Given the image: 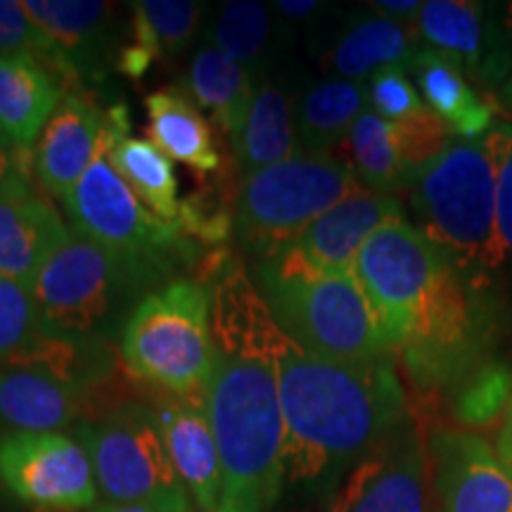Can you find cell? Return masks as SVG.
Returning <instances> with one entry per match:
<instances>
[{
  "mask_svg": "<svg viewBox=\"0 0 512 512\" xmlns=\"http://www.w3.org/2000/svg\"><path fill=\"white\" fill-rule=\"evenodd\" d=\"M0 53H36L48 60L50 43L17 0H0Z\"/></svg>",
  "mask_w": 512,
  "mask_h": 512,
  "instance_id": "obj_39",
  "label": "cell"
},
{
  "mask_svg": "<svg viewBox=\"0 0 512 512\" xmlns=\"http://www.w3.org/2000/svg\"><path fill=\"white\" fill-rule=\"evenodd\" d=\"M394 126L401 159L411 176L420 169V166L432 162V159L451 143V131H448L444 121H441L427 105L422 107L418 114H413V117L394 121Z\"/></svg>",
  "mask_w": 512,
  "mask_h": 512,
  "instance_id": "obj_36",
  "label": "cell"
},
{
  "mask_svg": "<svg viewBox=\"0 0 512 512\" xmlns=\"http://www.w3.org/2000/svg\"><path fill=\"white\" fill-rule=\"evenodd\" d=\"M420 48L418 31L408 29V24L377 12H358L339 27L325 50L323 64L337 79L361 83L387 67L411 69Z\"/></svg>",
  "mask_w": 512,
  "mask_h": 512,
  "instance_id": "obj_24",
  "label": "cell"
},
{
  "mask_svg": "<svg viewBox=\"0 0 512 512\" xmlns=\"http://www.w3.org/2000/svg\"><path fill=\"white\" fill-rule=\"evenodd\" d=\"M117 347L136 380L176 396L204 394L216 366L211 292L195 280L150 292L128 316Z\"/></svg>",
  "mask_w": 512,
  "mask_h": 512,
  "instance_id": "obj_6",
  "label": "cell"
},
{
  "mask_svg": "<svg viewBox=\"0 0 512 512\" xmlns=\"http://www.w3.org/2000/svg\"><path fill=\"white\" fill-rule=\"evenodd\" d=\"M155 38L164 60L183 55L200 34V22L207 15V5L195 0H138L131 3Z\"/></svg>",
  "mask_w": 512,
  "mask_h": 512,
  "instance_id": "obj_34",
  "label": "cell"
},
{
  "mask_svg": "<svg viewBox=\"0 0 512 512\" xmlns=\"http://www.w3.org/2000/svg\"><path fill=\"white\" fill-rule=\"evenodd\" d=\"M74 437L91 456L105 503L192 512L190 494L171 463L152 406L119 403L100 418L76 422Z\"/></svg>",
  "mask_w": 512,
  "mask_h": 512,
  "instance_id": "obj_9",
  "label": "cell"
},
{
  "mask_svg": "<svg viewBox=\"0 0 512 512\" xmlns=\"http://www.w3.org/2000/svg\"><path fill=\"white\" fill-rule=\"evenodd\" d=\"M230 178H214L192 195L185 197L178 209V223L190 240L202 245H221L235 228V200H230Z\"/></svg>",
  "mask_w": 512,
  "mask_h": 512,
  "instance_id": "obj_33",
  "label": "cell"
},
{
  "mask_svg": "<svg viewBox=\"0 0 512 512\" xmlns=\"http://www.w3.org/2000/svg\"><path fill=\"white\" fill-rule=\"evenodd\" d=\"M91 512H159L155 508H145V505H119V503H100Z\"/></svg>",
  "mask_w": 512,
  "mask_h": 512,
  "instance_id": "obj_44",
  "label": "cell"
},
{
  "mask_svg": "<svg viewBox=\"0 0 512 512\" xmlns=\"http://www.w3.org/2000/svg\"><path fill=\"white\" fill-rule=\"evenodd\" d=\"M207 415L221 460L219 512H271L285 489L278 361L216 354Z\"/></svg>",
  "mask_w": 512,
  "mask_h": 512,
  "instance_id": "obj_2",
  "label": "cell"
},
{
  "mask_svg": "<svg viewBox=\"0 0 512 512\" xmlns=\"http://www.w3.org/2000/svg\"><path fill=\"white\" fill-rule=\"evenodd\" d=\"M396 216H403L399 197L358 190L313 221L292 247L318 271L354 273L358 252L370 235Z\"/></svg>",
  "mask_w": 512,
  "mask_h": 512,
  "instance_id": "obj_19",
  "label": "cell"
},
{
  "mask_svg": "<svg viewBox=\"0 0 512 512\" xmlns=\"http://www.w3.org/2000/svg\"><path fill=\"white\" fill-rule=\"evenodd\" d=\"M328 512H439L430 441L413 413L351 467Z\"/></svg>",
  "mask_w": 512,
  "mask_h": 512,
  "instance_id": "obj_12",
  "label": "cell"
},
{
  "mask_svg": "<svg viewBox=\"0 0 512 512\" xmlns=\"http://www.w3.org/2000/svg\"><path fill=\"white\" fill-rule=\"evenodd\" d=\"M105 124L107 107L91 91L64 95L31 150L34 176L48 195L62 200L81 181L98 152Z\"/></svg>",
  "mask_w": 512,
  "mask_h": 512,
  "instance_id": "obj_17",
  "label": "cell"
},
{
  "mask_svg": "<svg viewBox=\"0 0 512 512\" xmlns=\"http://www.w3.org/2000/svg\"><path fill=\"white\" fill-rule=\"evenodd\" d=\"M368 8L377 15L394 19V22L408 24L420 15L422 3L418 0H375V3H368Z\"/></svg>",
  "mask_w": 512,
  "mask_h": 512,
  "instance_id": "obj_42",
  "label": "cell"
},
{
  "mask_svg": "<svg viewBox=\"0 0 512 512\" xmlns=\"http://www.w3.org/2000/svg\"><path fill=\"white\" fill-rule=\"evenodd\" d=\"M420 230L451 261L479 275L503 261L496 228V176L484 140L451 138L432 162L408 178Z\"/></svg>",
  "mask_w": 512,
  "mask_h": 512,
  "instance_id": "obj_5",
  "label": "cell"
},
{
  "mask_svg": "<svg viewBox=\"0 0 512 512\" xmlns=\"http://www.w3.org/2000/svg\"><path fill=\"white\" fill-rule=\"evenodd\" d=\"M0 484L12 498L43 512H79L98 505L88 451L62 432H10L0 439Z\"/></svg>",
  "mask_w": 512,
  "mask_h": 512,
  "instance_id": "obj_13",
  "label": "cell"
},
{
  "mask_svg": "<svg viewBox=\"0 0 512 512\" xmlns=\"http://www.w3.org/2000/svg\"><path fill=\"white\" fill-rule=\"evenodd\" d=\"M363 190L349 164L330 155H302L240 176L235 235L256 259L290 249L313 221Z\"/></svg>",
  "mask_w": 512,
  "mask_h": 512,
  "instance_id": "obj_7",
  "label": "cell"
},
{
  "mask_svg": "<svg viewBox=\"0 0 512 512\" xmlns=\"http://www.w3.org/2000/svg\"><path fill=\"white\" fill-rule=\"evenodd\" d=\"M178 88L195 105L209 112L219 131L235 140L245 126L256 91V79L219 48L204 43L192 55L188 72L183 76V86Z\"/></svg>",
  "mask_w": 512,
  "mask_h": 512,
  "instance_id": "obj_29",
  "label": "cell"
},
{
  "mask_svg": "<svg viewBox=\"0 0 512 512\" xmlns=\"http://www.w3.org/2000/svg\"><path fill=\"white\" fill-rule=\"evenodd\" d=\"M496 453L498 458H501L503 463L512 470V396H510L508 411H505V418L501 422V430H498Z\"/></svg>",
  "mask_w": 512,
  "mask_h": 512,
  "instance_id": "obj_43",
  "label": "cell"
},
{
  "mask_svg": "<svg viewBox=\"0 0 512 512\" xmlns=\"http://www.w3.org/2000/svg\"><path fill=\"white\" fill-rule=\"evenodd\" d=\"M0 133H3V128H0Z\"/></svg>",
  "mask_w": 512,
  "mask_h": 512,
  "instance_id": "obj_47",
  "label": "cell"
},
{
  "mask_svg": "<svg viewBox=\"0 0 512 512\" xmlns=\"http://www.w3.org/2000/svg\"><path fill=\"white\" fill-rule=\"evenodd\" d=\"M366 83L325 79L299 91L294 105L297 136L304 155H330L349 138L356 119L368 110Z\"/></svg>",
  "mask_w": 512,
  "mask_h": 512,
  "instance_id": "obj_30",
  "label": "cell"
},
{
  "mask_svg": "<svg viewBox=\"0 0 512 512\" xmlns=\"http://www.w3.org/2000/svg\"><path fill=\"white\" fill-rule=\"evenodd\" d=\"M166 275L74 233L36 275L31 294L38 335L72 342H119L128 316Z\"/></svg>",
  "mask_w": 512,
  "mask_h": 512,
  "instance_id": "obj_3",
  "label": "cell"
},
{
  "mask_svg": "<svg viewBox=\"0 0 512 512\" xmlns=\"http://www.w3.org/2000/svg\"><path fill=\"white\" fill-rule=\"evenodd\" d=\"M31 169V150H22L5 133H0V202L34 195Z\"/></svg>",
  "mask_w": 512,
  "mask_h": 512,
  "instance_id": "obj_40",
  "label": "cell"
},
{
  "mask_svg": "<svg viewBox=\"0 0 512 512\" xmlns=\"http://www.w3.org/2000/svg\"><path fill=\"white\" fill-rule=\"evenodd\" d=\"M38 335L36 304L29 287L0 275V361H10Z\"/></svg>",
  "mask_w": 512,
  "mask_h": 512,
  "instance_id": "obj_35",
  "label": "cell"
},
{
  "mask_svg": "<svg viewBox=\"0 0 512 512\" xmlns=\"http://www.w3.org/2000/svg\"><path fill=\"white\" fill-rule=\"evenodd\" d=\"M496 176V228L505 256L512 254V124H498L482 138Z\"/></svg>",
  "mask_w": 512,
  "mask_h": 512,
  "instance_id": "obj_37",
  "label": "cell"
},
{
  "mask_svg": "<svg viewBox=\"0 0 512 512\" xmlns=\"http://www.w3.org/2000/svg\"><path fill=\"white\" fill-rule=\"evenodd\" d=\"M498 98H501V105H503V110L512 114V72H510L508 79L503 81L501 91H498Z\"/></svg>",
  "mask_w": 512,
  "mask_h": 512,
  "instance_id": "obj_45",
  "label": "cell"
},
{
  "mask_svg": "<svg viewBox=\"0 0 512 512\" xmlns=\"http://www.w3.org/2000/svg\"><path fill=\"white\" fill-rule=\"evenodd\" d=\"M69 235L53 204L36 192L0 202V275L31 290L36 275Z\"/></svg>",
  "mask_w": 512,
  "mask_h": 512,
  "instance_id": "obj_25",
  "label": "cell"
},
{
  "mask_svg": "<svg viewBox=\"0 0 512 512\" xmlns=\"http://www.w3.org/2000/svg\"><path fill=\"white\" fill-rule=\"evenodd\" d=\"M285 425V486L297 494H335L351 467L411 415L396 358L330 361L287 342L278 358Z\"/></svg>",
  "mask_w": 512,
  "mask_h": 512,
  "instance_id": "obj_1",
  "label": "cell"
},
{
  "mask_svg": "<svg viewBox=\"0 0 512 512\" xmlns=\"http://www.w3.org/2000/svg\"><path fill=\"white\" fill-rule=\"evenodd\" d=\"M496 330L489 287L479 275L453 266L396 358L420 399H446L460 377L491 356Z\"/></svg>",
  "mask_w": 512,
  "mask_h": 512,
  "instance_id": "obj_8",
  "label": "cell"
},
{
  "mask_svg": "<svg viewBox=\"0 0 512 512\" xmlns=\"http://www.w3.org/2000/svg\"><path fill=\"white\" fill-rule=\"evenodd\" d=\"M418 38L460 64L467 79L496 86L510 74V41L501 17L470 0H430L418 15Z\"/></svg>",
  "mask_w": 512,
  "mask_h": 512,
  "instance_id": "obj_16",
  "label": "cell"
},
{
  "mask_svg": "<svg viewBox=\"0 0 512 512\" xmlns=\"http://www.w3.org/2000/svg\"><path fill=\"white\" fill-rule=\"evenodd\" d=\"M64 79L36 53H0V128L22 150H34L43 126L64 100Z\"/></svg>",
  "mask_w": 512,
  "mask_h": 512,
  "instance_id": "obj_21",
  "label": "cell"
},
{
  "mask_svg": "<svg viewBox=\"0 0 512 512\" xmlns=\"http://www.w3.org/2000/svg\"><path fill=\"white\" fill-rule=\"evenodd\" d=\"M299 88L283 72H275L256 83L245 126L233 140L240 176L302 157L294 105Z\"/></svg>",
  "mask_w": 512,
  "mask_h": 512,
  "instance_id": "obj_22",
  "label": "cell"
},
{
  "mask_svg": "<svg viewBox=\"0 0 512 512\" xmlns=\"http://www.w3.org/2000/svg\"><path fill=\"white\" fill-rule=\"evenodd\" d=\"M366 93L370 110L387 121H403L425 107L403 67H387L375 72L366 83Z\"/></svg>",
  "mask_w": 512,
  "mask_h": 512,
  "instance_id": "obj_38",
  "label": "cell"
},
{
  "mask_svg": "<svg viewBox=\"0 0 512 512\" xmlns=\"http://www.w3.org/2000/svg\"><path fill=\"white\" fill-rule=\"evenodd\" d=\"M83 396L43 366L10 361L0 368V425L29 434L62 432L79 420Z\"/></svg>",
  "mask_w": 512,
  "mask_h": 512,
  "instance_id": "obj_20",
  "label": "cell"
},
{
  "mask_svg": "<svg viewBox=\"0 0 512 512\" xmlns=\"http://www.w3.org/2000/svg\"><path fill=\"white\" fill-rule=\"evenodd\" d=\"M347 147L351 155L349 166L354 169L363 190L389 197L406 190L411 174L401 159L394 121L366 110L351 128Z\"/></svg>",
  "mask_w": 512,
  "mask_h": 512,
  "instance_id": "obj_31",
  "label": "cell"
},
{
  "mask_svg": "<svg viewBox=\"0 0 512 512\" xmlns=\"http://www.w3.org/2000/svg\"><path fill=\"white\" fill-rule=\"evenodd\" d=\"M427 107L444 121L451 136L477 140L494 128V112L470 86L460 64L439 50L422 46L411 62Z\"/></svg>",
  "mask_w": 512,
  "mask_h": 512,
  "instance_id": "obj_28",
  "label": "cell"
},
{
  "mask_svg": "<svg viewBox=\"0 0 512 512\" xmlns=\"http://www.w3.org/2000/svg\"><path fill=\"white\" fill-rule=\"evenodd\" d=\"M131 119H128L126 102H114L107 107V157L114 171L124 178L128 188L152 214L164 221L178 223V178L174 162L162 155L150 140L128 136Z\"/></svg>",
  "mask_w": 512,
  "mask_h": 512,
  "instance_id": "obj_26",
  "label": "cell"
},
{
  "mask_svg": "<svg viewBox=\"0 0 512 512\" xmlns=\"http://www.w3.org/2000/svg\"><path fill=\"white\" fill-rule=\"evenodd\" d=\"M501 22H503V29L508 31V36L512 38V3L503 5V12H501Z\"/></svg>",
  "mask_w": 512,
  "mask_h": 512,
  "instance_id": "obj_46",
  "label": "cell"
},
{
  "mask_svg": "<svg viewBox=\"0 0 512 512\" xmlns=\"http://www.w3.org/2000/svg\"><path fill=\"white\" fill-rule=\"evenodd\" d=\"M22 5L50 43L48 62L64 81L79 91L105 83L124 48L117 5L102 0H24Z\"/></svg>",
  "mask_w": 512,
  "mask_h": 512,
  "instance_id": "obj_14",
  "label": "cell"
},
{
  "mask_svg": "<svg viewBox=\"0 0 512 512\" xmlns=\"http://www.w3.org/2000/svg\"><path fill=\"white\" fill-rule=\"evenodd\" d=\"M290 24L268 3L228 0L211 12L207 29L209 46L219 48L230 60L245 67L256 83L280 69L287 48Z\"/></svg>",
  "mask_w": 512,
  "mask_h": 512,
  "instance_id": "obj_23",
  "label": "cell"
},
{
  "mask_svg": "<svg viewBox=\"0 0 512 512\" xmlns=\"http://www.w3.org/2000/svg\"><path fill=\"white\" fill-rule=\"evenodd\" d=\"M76 233L128 259L157 268L166 278L200 259V245L181 223L164 221L138 200L107 157V124L91 166L62 197Z\"/></svg>",
  "mask_w": 512,
  "mask_h": 512,
  "instance_id": "obj_10",
  "label": "cell"
},
{
  "mask_svg": "<svg viewBox=\"0 0 512 512\" xmlns=\"http://www.w3.org/2000/svg\"><path fill=\"white\" fill-rule=\"evenodd\" d=\"M273 8L278 10V15L283 17L287 24H297L318 19L328 5L316 3V0H278V3H273Z\"/></svg>",
  "mask_w": 512,
  "mask_h": 512,
  "instance_id": "obj_41",
  "label": "cell"
},
{
  "mask_svg": "<svg viewBox=\"0 0 512 512\" xmlns=\"http://www.w3.org/2000/svg\"><path fill=\"white\" fill-rule=\"evenodd\" d=\"M152 411L190 498L202 512H219L221 460L207 415V392L176 396L157 389Z\"/></svg>",
  "mask_w": 512,
  "mask_h": 512,
  "instance_id": "obj_18",
  "label": "cell"
},
{
  "mask_svg": "<svg viewBox=\"0 0 512 512\" xmlns=\"http://www.w3.org/2000/svg\"><path fill=\"white\" fill-rule=\"evenodd\" d=\"M145 110L150 143L171 162L190 166L197 174H214L223 169L209 121L181 88L150 93L145 98Z\"/></svg>",
  "mask_w": 512,
  "mask_h": 512,
  "instance_id": "obj_27",
  "label": "cell"
},
{
  "mask_svg": "<svg viewBox=\"0 0 512 512\" xmlns=\"http://www.w3.org/2000/svg\"><path fill=\"white\" fill-rule=\"evenodd\" d=\"M453 266L451 256L406 216L377 228L358 252L354 275L394 354L411 337Z\"/></svg>",
  "mask_w": 512,
  "mask_h": 512,
  "instance_id": "obj_11",
  "label": "cell"
},
{
  "mask_svg": "<svg viewBox=\"0 0 512 512\" xmlns=\"http://www.w3.org/2000/svg\"><path fill=\"white\" fill-rule=\"evenodd\" d=\"M430 456L439 512H512V470L475 432H432Z\"/></svg>",
  "mask_w": 512,
  "mask_h": 512,
  "instance_id": "obj_15",
  "label": "cell"
},
{
  "mask_svg": "<svg viewBox=\"0 0 512 512\" xmlns=\"http://www.w3.org/2000/svg\"><path fill=\"white\" fill-rule=\"evenodd\" d=\"M254 280L280 330L309 354L349 363L396 358L354 273L318 271L290 247L261 259Z\"/></svg>",
  "mask_w": 512,
  "mask_h": 512,
  "instance_id": "obj_4",
  "label": "cell"
},
{
  "mask_svg": "<svg viewBox=\"0 0 512 512\" xmlns=\"http://www.w3.org/2000/svg\"><path fill=\"white\" fill-rule=\"evenodd\" d=\"M512 396V368L503 358L486 356L446 394L448 411L460 427L484 430L505 418Z\"/></svg>",
  "mask_w": 512,
  "mask_h": 512,
  "instance_id": "obj_32",
  "label": "cell"
}]
</instances>
